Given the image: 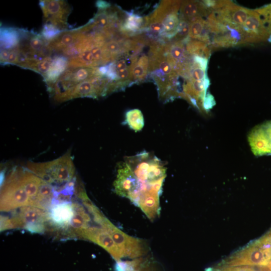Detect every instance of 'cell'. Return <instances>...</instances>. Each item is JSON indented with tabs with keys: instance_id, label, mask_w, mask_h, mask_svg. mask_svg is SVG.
Masks as SVG:
<instances>
[{
	"instance_id": "d6986e66",
	"label": "cell",
	"mask_w": 271,
	"mask_h": 271,
	"mask_svg": "<svg viewBox=\"0 0 271 271\" xmlns=\"http://www.w3.org/2000/svg\"><path fill=\"white\" fill-rule=\"evenodd\" d=\"M160 195L148 193L141 196L138 206L151 220H154L160 213Z\"/></svg>"
},
{
	"instance_id": "52a82bcc",
	"label": "cell",
	"mask_w": 271,
	"mask_h": 271,
	"mask_svg": "<svg viewBox=\"0 0 271 271\" xmlns=\"http://www.w3.org/2000/svg\"><path fill=\"white\" fill-rule=\"evenodd\" d=\"M242 44L268 41L271 35L265 26L259 15L252 10L245 23L238 27Z\"/></svg>"
},
{
	"instance_id": "f546056e",
	"label": "cell",
	"mask_w": 271,
	"mask_h": 271,
	"mask_svg": "<svg viewBox=\"0 0 271 271\" xmlns=\"http://www.w3.org/2000/svg\"><path fill=\"white\" fill-rule=\"evenodd\" d=\"M53 59L50 57H46L39 61L34 66L33 70L45 77L50 69Z\"/></svg>"
},
{
	"instance_id": "ac0fdd59",
	"label": "cell",
	"mask_w": 271,
	"mask_h": 271,
	"mask_svg": "<svg viewBox=\"0 0 271 271\" xmlns=\"http://www.w3.org/2000/svg\"><path fill=\"white\" fill-rule=\"evenodd\" d=\"M80 34L79 28L62 32L56 38L48 42V47L51 51L54 50L62 51L64 49L74 45L79 39Z\"/></svg>"
},
{
	"instance_id": "5bb4252c",
	"label": "cell",
	"mask_w": 271,
	"mask_h": 271,
	"mask_svg": "<svg viewBox=\"0 0 271 271\" xmlns=\"http://www.w3.org/2000/svg\"><path fill=\"white\" fill-rule=\"evenodd\" d=\"M211 12L203 1H184L180 8V19L190 22L196 18L208 16Z\"/></svg>"
},
{
	"instance_id": "5b68a950",
	"label": "cell",
	"mask_w": 271,
	"mask_h": 271,
	"mask_svg": "<svg viewBox=\"0 0 271 271\" xmlns=\"http://www.w3.org/2000/svg\"><path fill=\"white\" fill-rule=\"evenodd\" d=\"M114 187L117 194L127 198L138 205L141 195V184L125 162L119 164Z\"/></svg>"
},
{
	"instance_id": "f35d334b",
	"label": "cell",
	"mask_w": 271,
	"mask_h": 271,
	"mask_svg": "<svg viewBox=\"0 0 271 271\" xmlns=\"http://www.w3.org/2000/svg\"><path fill=\"white\" fill-rule=\"evenodd\" d=\"M9 51L5 49H1V62L6 64L8 58Z\"/></svg>"
},
{
	"instance_id": "8d00e7d4",
	"label": "cell",
	"mask_w": 271,
	"mask_h": 271,
	"mask_svg": "<svg viewBox=\"0 0 271 271\" xmlns=\"http://www.w3.org/2000/svg\"><path fill=\"white\" fill-rule=\"evenodd\" d=\"M114 63L116 70L126 69L129 67L127 66L125 59L123 58L122 56L114 61Z\"/></svg>"
},
{
	"instance_id": "603a6c76",
	"label": "cell",
	"mask_w": 271,
	"mask_h": 271,
	"mask_svg": "<svg viewBox=\"0 0 271 271\" xmlns=\"http://www.w3.org/2000/svg\"><path fill=\"white\" fill-rule=\"evenodd\" d=\"M22 32L13 28L1 29V49L9 51L16 48L20 42Z\"/></svg>"
},
{
	"instance_id": "4dcf8cb0",
	"label": "cell",
	"mask_w": 271,
	"mask_h": 271,
	"mask_svg": "<svg viewBox=\"0 0 271 271\" xmlns=\"http://www.w3.org/2000/svg\"><path fill=\"white\" fill-rule=\"evenodd\" d=\"M61 32V31L55 26L45 24L42 31V36L49 42L56 38Z\"/></svg>"
},
{
	"instance_id": "1f68e13d",
	"label": "cell",
	"mask_w": 271,
	"mask_h": 271,
	"mask_svg": "<svg viewBox=\"0 0 271 271\" xmlns=\"http://www.w3.org/2000/svg\"><path fill=\"white\" fill-rule=\"evenodd\" d=\"M207 76L206 70L200 67L193 61V66L188 79L192 80H204Z\"/></svg>"
},
{
	"instance_id": "d590c367",
	"label": "cell",
	"mask_w": 271,
	"mask_h": 271,
	"mask_svg": "<svg viewBox=\"0 0 271 271\" xmlns=\"http://www.w3.org/2000/svg\"><path fill=\"white\" fill-rule=\"evenodd\" d=\"M193 58L194 63L198 64L203 69L206 70L208 59L198 56H193Z\"/></svg>"
},
{
	"instance_id": "7c38bea8",
	"label": "cell",
	"mask_w": 271,
	"mask_h": 271,
	"mask_svg": "<svg viewBox=\"0 0 271 271\" xmlns=\"http://www.w3.org/2000/svg\"><path fill=\"white\" fill-rule=\"evenodd\" d=\"M15 228H24L29 223H44L49 220V212L39 208L27 206L21 208L18 214L11 218Z\"/></svg>"
},
{
	"instance_id": "44dd1931",
	"label": "cell",
	"mask_w": 271,
	"mask_h": 271,
	"mask_svg": "<svg viewBox=\"0 0 271 271\" xmlns=\"http://www.w3.org/2000/svg\"><path fill=\"white\" fill-rule=\"evenodd\" d=\"M185 44L182 41L167 42L165 52L168 54L177 64H183L191 61V57L187 53Z\"/></svg>"
},
{
	"instance_id": "6da1fadb",
	"label": "cell",
	"mask_w": 271,
	"mask_h": 271,
	"mask_svg": "<svg viewBox=\"0 0 271 271\" xmlns=\"http://www.w3.org/2000/svg\"><path fill=\"white\" fill-rule=\"evenodd\" d=\"M27 166L29 171L50 184L68 183L74 175V166L69 153L50 162L29 163Z\"/></svg>"
},
{
	"instance_id": "ba28073f",
	"label": "cell",
	"mask_w": 271,
	"mask_h": 271,
	"mask_svg": "<svg viewBox=\"0 0 271 271\" xmlns=\"http://www.w3.org/2000/svg\"><path fill=\"white\" fill-rule=\"evenodd\" d=\"M46 24L57 27L61 31L67 26V18L70 12V8L65 1L50 0L40 1Z\"/></svg>"
},
{
	"instance_id": "9a60e30c",
	"label": "cell",
	"mask_w": 271,
	"mask_h": 271,
	"mask_svg": "<svg viewBox=\"0 0 271 271\" xmlns=\"http://www.w3.org/2000/svg\"><path fill=\"white\" fill-rule=\"evenodd\" d=\"M145 18L134 13L133 11H125V17L120 26L119 32L128 38L143 32Z\"/></svg>"
},
{
	"instance_id": "3957f363",
	"label": "cell",
	"mask_w": 271,
	"mask_h": 271,
	"mask_svg": "<svg viewBox=\"0 0 271 271\" xmlns=\"http://www.w3.org/2000/svg\"><path fill=\"white\" fill-rule=\"evenodd\" d=\"M31 201L20 183L17 170L12 171L6 180L1 193V210L31 206Z\"/></svg>"
},
{
	"instance_id": "836d02e7",
	"label": "cell",
	"mask_w": 271,
	"mask_h": 271,
	"mask_svg": "<svg viewBox=\"0 0 271 271\" xmlns=\"http://www.w3.org/2000/svg\"><path fill=\"white\" fill-rule=\"evenodd\" d=\"M14 228V225L12 218L7 216H1V231Z\"/></svg>"
},
{
	"instance_id": "e575fe53",
	"label": "cell",
	"mask_w": 271,
	"mask_h": 271,
	"mask_svg": "<svg viewBox=\"0 0 271 271\" xmlns=\"http://www.w3.org/2000/svg\"><path fill=\"white\" fill-rule=\"evenodd\" d=\"M19 54L17 49L9 50L8 58L6 64H15L17 65L19 62Z\"/></svg>"
},
{
	"instance_id": "484cf974",
	"label": "cell",
	"mask_w": 271,
	"mask_h": 271,
	"mask_svg": "<svg viewBox=\"0 0 271 271\" xmlns=\"http://www.w3.org/2000/svg\"><path fill=\"white\" fill-rule=\"evenodd\" d=\"M125 122L134 131L141 130L144 126L142 112L139 109H132L127 111L125 115Z\"/></svg>"
},
{
	"instance_id": "ab89813d",
	"label": "cell",
	"mask_w": 271,
	"mask_h": 271,
	"mask_svg": "<svg viewBox=\"0 0 271 271\" xmlns=\"http://www.w3.org/2000/svg\"><path fill=\"white\" fill-rule=\"evenodd\" d=\"M268 268L269 269L271 270V260L269 261V262L268 263V264H267L266 265Z\"/></svg>"
},
{
	"instance_id": "83f0119b",
	"label": "cell",
	"mask_w": 271,
	"mask_h": 271,
	"mask_svg": "<svg viewBox=\"0 0 271 271\" xmlns=\"http://www.w3.org/2000/svg\"><path fill=\"white\" fill-rule=\"evenodd\" d=\"M255 11L260 16L265 26L271 35V4L256 9Z\"/></svg>"
},
{
	"instance_id": "ffe728a7",
	"label": "cell",
	"mask_w": 271,
	"mask_h": 271,
	"mask_svg": "<svg viewBox=\"0 0 271 271\" xmlns=\"http://www.w3.org/2000/svg\"><path fill=\"white\" fill-rule=\"evenodd\" d=\"M55 189L51 184L42 179L37 195L32 206L47 210H49L54 198Z\"/></svg>"
},
{
	"instance_id": "d6a6232c",
	"label": "cell",
	"mask_w": 271,
	"mask_h": 271,
	"mask_svg": "<svg viewBox=\"0 0 271 271\" xmlns=\"http://www.w3.org/2000/svg\"><path fill=\"white\" fill-rule=\"evenodd\" d=\"M26 230L31 233H41L45 230V226L44 223H29L26 224L24 228Z\"/></svg>"
},
{
	"instance_id": "30bf717a",
	"label": "cell",
	"mask_w": 271,
	"mask_h": 271,
	"mask_svg": "<svg viewBox=\"0 0 271 271\" xmlns=\"http://www.w3.org/2000/svg\"><path fill=\"white\" fill-rule=\"evenodd\" d=\"M81 237L98 244L109 252L116 260H120L122 258L117 246L107 230V226H92L82 234Z\"/></svg>"
},
{
	"instance_id": "2e32d148",
	"label": "cell",
	"mask_w": 271,
	"mask_h": 271,
	"mask_svg": "<svg viewBox=\"0 0 271 271\" xmlns=\"http://www.w3.org/2000/svg\"><path fill=\"white\" fill-rule=\"evenodd\" d=\"M129 68L132 84L139 83L146 79L149 73V59L148 56L142 54L139 58L136 55L130 58Z\"/></svg>"
},
{
	"instance_id": "8992f818",
	"label": "cell",
	"mask_w": 271,
	"mask_h": 271,
	"mask_svg": "<svg viewBox=\"0 0 271 271\" xmlns=\"http://www.w3.org/2000/svg\"><path fill=\"white\" fill-rule=\"evenodd\" d=\"M107 230L117 246L122 258L139 257L147 252V245L143 240L128 235L110 222L108 225Z\"/></svg>"
},
{
	"instance_id": "74e56055",
	"label": "cell",
	"mask_w": 271,
	"mask_h": 271,
	"mask_svg": "<svg viewBox=\"0 0 271 271\" xmlns=\"http://www.w3.org/2000/svg\"><path fill=\"white\" fill-rule=\"evenodd\" d=\"M95 5L98 11H105L111 7L110 4L103 1H97Z\"/></svg>"
},
{
	"instance_id": "cb8c5ba5",
	"label": "cell",
	"mask_w": 271,
	"mask_h": 271,
	"mask_svg": "<svg viewBox=\"0 0 271 271\" xmlns=\"http://www.w3.org/2000/svg\"><path fill=\"white\" fill-rule=\"evenodd\" d=\"M186 45V50L189 55L198 56L208 59L211 49L208 45L198 40L191 39L189 37L182 41Z\"/></svg>"
},
{
	"instance_id": "f1b7e54d",
	"label": "cell",
	"mask_w": 271,
	"mask_h": 271,
	"mask_svg": "<svg viewBox=\"0 0 271 271\" xmlns=\"http://www.w3.org/2000/svg\"><path fill=\"white\" fill-rule=\"evenodd\" d=\"M190 22L180 20L176 35L173 38L174 41H183L188 37Z\"/></svg>"
},
{
	"instance_id": "277c9868",
	"label": "cell",
	"mask_w": 271,
	"mask_h": 271,
	"mask_svg": "<svg viewBox=\"0 0 271 271\" xmlns=\"http://www.w3.org/2000/svg\"><path fill=\"white\" fill-rule=\"evenodd\" d=\"M211 6L212 13L219 22L234 28L242 26L251 11L230 1H211Z\"/></svg>"
},
{
	"instance_id": "4316f807",
	"label": "cell",
	"mask_w": 271,
	"mask_h": 271,
	"mask_svg": "<svg viewBox=\"0 0 271 271\" xmlns=\"http://www.w3.org/2000/svg\"><path fill=\"white\" fill-rule=\"evenodd\" d=\"M205 25V20L202 17L192 20L189 24L188 37L190 39L197 40Z\"/></svg>"
},
{
	"instance_id": "e0dca14e",
	"label": "cell",
	"mask_w": 271,
	"mask_h": 271,
	"mask_svg": "<svg viewBox=\"0 0 271 271\" xmlns=\"http://www.w3.org/2000/svg\"><path fill=\"white\" fill-rule=\"evenodd\" d=\"M17 173L19 181L31 200L32 206L37 195L42 179L29 170L17 169Z\"/></svg>"
},
{
	"instance_id": "7402d4cb",
	"label": "cell",
	"mask_w": 271,
	"mask_h": 271,
	"mask_svg": "<svg viewBox=\"0 0 271 271\" xmlns=\"http://www.w3.org/2000/svg\"><path fill=\"white\" fill-rule=\"evenodd\" d=\"M68 61L63 56H56L53 59L48 72L44 77L48 87L52 85L66 70Z\"/></svg>"
},
{
	"instance_id": "7a4b0ae2",
	"label": "cell",
	"mask_w": 271,
	"mask_h": 271,
	"mask_svg": "<svg viewBox=\"0 0 271 271\" xmlns=\"http://www.w3.org/2000/svg\"><path fill=\"white\" fill-rule=\"evenodd\" d=\"M271 260V248L253 241L223 260L218 265L227 266L267 265Z\"/></svg>"
},
{
	"instance_id": "d4e9b609",
	"label": "cell",
	"mask_w": 271,
	"mask_h": 271,
	"mask_svg": "<svg viewBox=\"0 0 271 271\" xmlns=\"http://www.w3.org/2000/svg\"><path fill=\"white\" fill-rule=\"evenodd\" d=\"M82 97H88L95 99L99 98L94 86L90 79L77 84L71 92L70 99Z\"/></svg>"
},
{
	"instance_id": "4fadbf2b",
	"label": "cell",
	"mask_w": 271,
	"mask_h": 271,
	"mask_svg": "<svg viewBox=\"0 0 271 271\" xmlns=\"http://www.w3.org/2000/svg\"><path fill=\"white\" fill-rule=\"evenodd\" d=\"M49 220L58 227H68L74 215L72 203L61 202L52 204L49 210Z\"/></svg>"
},
{
	"instance_id": "9c48e42d",
	"label": "cell",
	"mask_w": 271,
	"mask_h": 271,
	"mask_svg": "<svg viewBox=\"0 0 271 271\" xmlns=\"http://www.w3.org/2000/svg\"><path fill=\"white\" fill-rule=\"evenodd\" d=\"M248 141L255 156L271 155V120L253 127L248 135Z\"/></svg>"
},
{
	"instance_id": "8fae6325",
	"label": "cell",
	"mask_w": 271,
	"mask_h": 271,
	"mask_svg": "<svg viewBox=\"0 0 271 271\" xmlns=\"http://www.w3.org/2000/svg\"><path fill=\"white\" fill-rule=\"evenodd\" d=\"M72 205L74 209V215L69 226L70 227V232L73 235L81 237L83 233L91 227L99 225L92 223V221L96 222L94 219V216L87 209L88 212H87L83 206L79 204L72 203Z\"/></svg>"
}]
</instances>
